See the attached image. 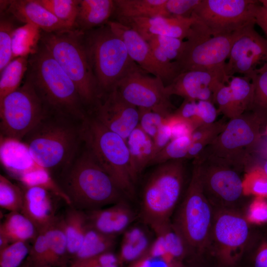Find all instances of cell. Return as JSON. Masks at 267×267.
<instances>
[{
  "label": "cell",
  "instance_id": "8d00e7d4",
  "mask_svg": "<svg viewBox=\"0 0 267 267\" xmlns=\"http://www.w3.org/2000/svg\"><path fill=\"white\" fill-rule=\"evenodd\" d=\"M18 179L25 187L43 188L71 206V202L69 198L60 185L54 180L50 172L46 169L38 165L23 175Z\"/></svg>",
  "mask_w": 267,
  "mask_h": 267
},
{
  "label": "cell",
  "instance_id": "ac0fdd59",
  "mask_svg": "<svg viewBox=\"0 0 267 267\" xmlns=\"http://www.w3.org/2000/svg\"><path fill=\"white\" fill-rule=\"evenodd\" d=\"M108 24L124 42L131 59L143 70L160 78L165 86L178 75L176 70L155 59L147 42L134 30L114 20L109 21Z\"/></svg>",
  "mask_w": 267,
  "mask_h": 267
},
{
  "label": "cell",
  "instance_id": "8fae6325",
  "mask_svg": "<svg viewBox=\"0 0 267 267\" xmlns=\"http://www.w3.org/2000/svg\"><path fill=\"white\" fill-rule=\"evenodd\" d=\"M242 30L229 35L213 36L208 28L196 18L184 41L182 51L175 61L180 74L202 70L227 76L224 72L226 60Z\"/></svg>",
  "mask_w": 267,
  "mask_h": 267
},
{
  "label": "cell",
  "instance_id": "be15d7a7",
  "mask_svg": "<svg viewBox=\"0 0 267 267\" xmlns=\"http://www.w3.org/2000/svg\"><path fill=\"white\" fill-rule=\"evenodd\" d=\"M259 2L263 6L267 8V0H261Z\"/></svg>",
  "mask_w": 267,
  "mask_h": 267
},
{
  "label": "cell",
  "instance_id": "2e32d148",
  "mask_svg": "<svg viewBox=\"0 0 267 267\" xmlns=\"http://www.w3.org/2000/svg\"><path fill=\"white\" fill-rule=\"evenodd\" d=\"M255 24L243 29L235 40L224 67L228 77L239 74L249 78L267 62V39L255 30Z\"/></svg>",
  "mask_w": 267,
  "mask_h": 267
},
{
  "label": "cell",
  "instance_id": "3957f363",
  "mask_svg": "<svg viewBox=\"0 0 267 267\" xmlns=\"http://www.w3.org/2000/svg\"><path fill=\"white\" fill-rule=\"evenodd\" d=\"M61 187L71 206L87 211L126 199L112 178L86 149L62 174Z\"/></svg>",
  "mask_w": 267,
  "mask_h": 267
},
{
  "label": "cell",
  "instance_id": "f5cc1de1",
  "mask_svg": "<svg viewBox=\"0 0 267 267\" xmlns=\"http://www.w3.org/2000/svg\"><path fill=\"white\" fill-rule=\"evenodd\" d=\"M253 197L246 210L247 218L251 223L255 225L267 223V199Z\"/></svg>",
  "mask_w": 267,
  "mask_h": 267
},
{
  "label": "cell",
  "instance_id": "4dcf8cb0",
  "mask_svg": "<svg viewBox=\"0 0 267 267\" xmlns=\"http://www.w3.org/2000/svg\"><path fill=\"white\" fill-rule=\"evenodd\" d=\"M238 267H267V223L254 224Z\"/></svg>",
  "mask_w": 267,
  "mask_h": 267
},
{
  "label": "cell",
  "instance_id": "74e56055",
  "mask_svg": "<svg viewBox=\"0 0 267 267\" xmlns=\"http://www.w3.org/2000/svg\"><path fill=\"white\" fill-rule=\"evenodd\" d=\"M29 56L13 59L0 72V101L20 87L28 69Z\"/></svg>",
  "mask_w": 267,
  "mask_h": 267
},
{
  "label": "cell",
  "instance_id": "5bb4252c",
  "mask_svg": "<svg viewBox=\"0 0 267 267\" xmlns=\"http://www.w3.org/2000/svg\"><path fill=\"white\" fill-rule=\"evenodd\" d=\"M259 0H201L192 15L213 36L232 34L252 24Z\"/></svg>",
  "mask_w": 267,
  "mask_h": 267
},
{
  "label": "cell",
  "instance_id": "30bf717a",
  "mask_svg": "<svg viewBox=\"0 0 267 267\" xmlns=\"http://www.w3.org/2000/svg\"><path fill=\"white\" fill-rule=\"evenodd\" d=\"M263 127L255 114L245 112L229 119L221 133L202 153L220 159L245 172L252 154L262 141Z\"/></svg>",
  "mask_w": 267,
  "mask_h": 267
},
{
  "label": "cell",
  "instance_id": "d590c367",
  "mask_svg": "<svg viewBox=\"0 0 267 267\" xmlns=\"http://www.w3.org/2000/svg\"><path fill=\"white\" fill-rule=\"evenodd\" d=\"M254 91L250 111L260 120L263 127L267 124V62L249 76Z\"/></svg>",
  "mask_w": 267,
  "mask_h": 267
},
{
  "label": "cell",
  "instance_id": "9f6ffc18",
  "mask_svg": "<svg viewBox=\"0 0 267 267\" xmlns=\"http://www.w3.org/2000/svg\"><path fill=\"white\" fill-rule=\"evenodd\" d=\"M180 267H221L207 252L191 256L185 260Z\"/></svg>",
  "mask_w": 267,
  "mask_h": 267
},
{
  "label": "cell",
  "instance_id": "1f68e13d",
  "mask_svg": "<svg viewBox=\"0 0 267 267\" xmlns=\"http://www.w3.org/2000/svg\"><path fill=\"white\" fill-rule=\"evenodd\" d=\"M38 233L34 224L21 212H9L0 225V235L10 243L33 240Z\"/></svg>",
  "mask_w": 267,
  "mask_h": 267
},
{
  "label": "cell",
  "instance_id": "7bdbcfd3",
  "mask_svg": "<svg viewBox=\"0 0 267 267\" xmlns=\"http://www.w3.org/2000/svg\"><path fill=\"white\" fill-rule=\"evenodd\" d=\"M58 20L73 28L79 0H37Z\"/></svg>",
  "mask_w": 267,
  "mask_h": 267
},
{
  "label": "cell",
  "instance_id": "d6986e66",
  "mask_svg": "<svg viewBox=\"0 0 267 267\" xmlns=\"http://www.w3.org/2000/svg\"><path fill=\"white\" fill-rule=\"evenodd\" d=\"M228 79L225 75L211 71H188L179 74L166 86V91L170 96L176 95L184 99L213 102L215 90L221 83L227 84Z\"/></svg>",
  "mask_w": 267,
  "mask_h": 267
},
{
  "label": "cell",
  "instance_id": "b9f144b4",
  "mask_svg": "<svg viewBox=\"0 0 267 267\" xmlns=\"http://www.w3.org/2000/svg\"><path fill=\"white\" fill-rule=\"evenodd\" d=\"M12 16L0 12V73L14 58L12 52V37L17 28Z\"/></svg>",
  "mask_w": 267,
  "mask_h": 267
},
{
  "label": "cell",
  "instance_id": "d6a6232c",
  "mask_svg": "<svg viewBox=\"0 0 267 267\" xmlns=\"http://www.w3.org/2000/svg\"><path fill=\"white\" fill-rule=\"evenodd\" d=\"M155 59L161 64L176 70L179 74L175 62L181 53L184 41L164 36H154L147 41Z\"/></svg>",
  "mask_w": 267,
  "mask_h": 267
},
{
  "label": "cell",
  "instance_id": "816d5d0a",
  "mask_svg": "<svg viewBox=\"0 0 267 267\" xmlns=\"http://www.w3.org/2000/svg\"><path fill=\"white\" fill-rule=\"evenodd\" d=\"M118 257L112 252L88 258L72 260L67 267H118Z\"/></svg>",
  "mask_w": 267,
  "mask_h": 267
},
{
  "label": "cell",
  "instance_id": "7c38bea8",
  "mask_svg": "<svg viewBox=\"0 0 267 267\" xmlns=\"http://www.w3.org/2000/svg\"><path fill=\"white\" fill-rule=\"evenodd\" d=\"M214 211L210 238L205 251L221 267H238L254 224L243 212Z\"/></svg>",
  "mask_w": 267,
  "mask_h": 267
},
{
  "label": "cell",
  "instance_id": "bcb514c9",
  "mask_svg": "<svg viewBox=\"0 0 267 267\" xmlns=\"http://www.w3.org/2000/svg\"><path fill=\"white\" fill-rule=\"evenodd\" d=\"M191 143L190 136H185L172 139L155 155L150 165H158L171 160L186 159L188 150Z\"/></svg>",
  "mask_w": 267,
  "mask_h": 267
},
{
  "label": "cell",
  "instance_id": "7a4b0ae2",
  "mask_svg": "<svg viewBox=\"0 0 267 267\" xmlns=\"http://www.w3.org/2000/svg\"><path fill=\"white\" fill-rule=\"evenodd\" d=\"M74 121L78 120L48 112L24 137L36 164L49 172L60 170L61 174L71 165L82 142L81 122L77 125Z\"/></svg>",
  "mask_w": 267,
  "mask_h": 267
},
{
  "label": "cell",
  "instance_id": "60d3db41",
  "mask_svg": "<svg viewBox=\"0 0 267 267\" xmlns=\"http://www.w3.org/2000/svg\"><path fill=\"white\" fill-rule=\"evenodd\" d=\"M227 84L239 115L250 111L253 96L254 87L251 79L245 76L229 77Z\"/></svg>",
  "mask_w": 267,
  "mask_h": 267
},
{
  "label": "cell",
  "instance_id": "11a10c76",
  "mask_svg": "<svg viewBox=\"0 0 267 267\" xmlns=\"http://www.w3.org/2000/svg\"><path fill=\"white\" fill-rule=\"evenodd\" d=\"M166 122L171 128L172 139L190 136L194 130L188 121L175 114L174 112L167 117Z\"/></svg>",
  "mask_w": 267,
  "mask_h": 267
},
{
  "label": "cell",
  "instance_id": "f907efd6",
  "mask_svg": "<svg viewBox=\"0 0 267 267\" xmlns=\"http://www.w3.org/2000/svg\"><path fill=\"white\" fill-rule=\"evenodd\" d=\"M138 125L153 139L161 126L166 122L168 116L149 109L138 108Z\"/></svg>",
  "mask_w": 267,
  "mask_h": 267
},
{
  "label": "cell",
  "instance_id": "ee69618b",
  "mask_svg": "<svg viewBox=\"0 0 267 267\" xmlns=\"http://www.w3.org/2000/svg\"><path fill=\"white\" fill-rule=\"evenodd\" d=\"M243 184L246 195L267 199V177L259 165H255L247 169Z\"/></svg>",
  "mask_w": 267,
  "mask_h": 267
},
{
  "label": "cell",
  "instance_id": "db71d44e",
  "mask_svg": "<svg viewBox=\"0 0 267 267\" xmlns=\"http://www.w3.org/2000/svg\"><path fill=\"white\" fill-rule=\"evenodd\" d=\"M201 0H167L166 7L171 16L188 18L201 2Z\"/></svg>",
  "mask_w": 267,
  "mask_h": 267
},
{
  "label": "cell",
  "instance_id": "4fadbf2b",
  "mask_svg": "<svg viewBox=\"0 0 267 267\" xmlns=\"http://www.w3.org/2000/svg\"><path fill=\"white\" fill-rule=\"evenodd\" d=\"M48 112L25 79L22 86L0 101V136L22 141Z\"/></svg>",
  "mask_w": 267,
  "mask_h": 267
},
{
  "label": "cell",
  "instance_id": "ffe728a7",
  "mask_svg": "<svg viewBox=\"0 0 267 267\" xmlns=\"http://www.w3.org/2000/svg\"><path fill=\"white\" fill-rule=\"evenodd\" d=\"M114 21L131 28L145 41L154 36H168L183 40L196 18L193 15L188 18L156 16L122 18Z\"/></svg>",
  "mask_w": 267,
  "mask_h": 267
},
{
  "label": "cell",
  "instance_id": "e0dca14e",
  "mask_svg": "<svg viewBox=\"0 0 267 267\" xmlns=\"http://www.w3.org/2000/svg\"><path fill=\"white\" fill-rule=\"evenodd\" d=\"M88 114L126 141L139 124L138 108L126 101L115 89L102 94Z\"/></svg>",
  "mask_w": 267,
  "mask_h": 267
},
{
  "label": "cell",
  "instance_id": "6f0895ef",
  "mask_svg": "<svg viewBox=\"0 0 267 267\" xmlns=\"http://www.w3.org/2000/svg\"><path fill=\"white\" fill-rule=\"evenodd\" d=\"M166 121L161 126L153 138L155 148V156L172 140L171 128Z\"/></svg>",
  "mask_w": 267,
  "mask_h": 267
},
{
  "label": "cell",
  "instance_id": "8992f818",
  "mask_svg": "<svg viewBox=\"0 0 267 267\" xmlns=\"http://www.w3.org/2000/svg\"><path fill=\"white\" fill-rule=\"evenodd\" d=\"M82 142L96 161L128 198L135 195L127 141L88 115L81 122Z\"/></svg>",
  "mask_w": 267,
  "mask_h": 267
},
{
  "label": "cell",
  "instance_id": "7402d4cb",
  "mask_svg": "<svg viewBox=\"0 0 267 267\" xmlns=\"http://www.w3.org/2000/svg\"><path fill=\"white\" fill-rule=\"evenodd\" d=\"M90 225L108 235L117 237L132 224L136 216L126 199L101 208L86 211Z\"/></svg>",
  "mask_w": 267,
  "mask_h": 267
},
{
  "label": "cell",
  "instance_id": "484cf974",
  "mask_svg": "<svg viewBox=\"0 0 267 267\" xmlns=\"http://www.w3.org/2000/svg\"><path fill=\"white\" fill-rule=\"evenodd\" d=\"M130 153V167L133 179L137 178L150 165L155 156L153 139L139 125L131 133L127 140Z\"/></svg>",
  "mask_w": 267,
  "mask_h": 267
},
{
  "label": "cell",
  "instance_id": "83f0119b",
  "mask_svg": "<svg viewBox=\"0 0 267 267\" xmlns=\"http://www.w3.org/2000/svg\"><path fill=\"white\" fill-rule=\"evenodd\" d=\"M59 220L66 238L69 257L73 258L79 250L86 233L88 224L86 213L71 206Z\"/></svg>",
  "mask_w": 267,
  "mask_h": 267
},
{
  "label": "cell",
  "instance_id": "03108f58",
  "mask_svg": "<svg viewBox=\"0 0 267 267\" xmlns=\"http://www.w3.org/2000/svg\"><path fill=\"white\" fill-rule=\"evenodd\" d=\"M265 134L267 136V124L265 126Z\"/></svg>",
  "mask_w": 267,
  "mask_h": 267
},
{
  "label": "cell",
  "instance_id": "836d02e7",
  "mask_svg": "<svg viewBox=\"0 0 267 267\" xmlns=\"http://www.w3.org/2000/svg\"><path fill=\"white\" fill-rule=\"evenodd\" d=\"M48 249V265L67 267L69 255L66 238L59 219L44 229Z\"/></svg>",
  "mask_w": 267,
  "mask_h": 267
},
{
  "label": "cell",
  "instance_id": "6125c7cd",
  "mask_svg": "<svg viewBox=\"0 0 267 267\" xmlns=\"http://www.w3.org/2000/svg\"><path fill=\"white\" fill-rule=\"evenodd\" d=\"M263 155L265 158V160L267 161V143L265 149H263Z\"/></svg>",
  "mask_w": 267,
  "mask_h": 267
},
{
  "label": "cell",
  "instance_id": "94428289",
  "mask_svg": "<svg viewBox=\"0 0 267 267\" xmlns=\"http://www.w3.org/2000/svg\"><path fill=\"white\" fill-rule=\"evenodd\" d=\"M258 165L261 167L267 177V161L265 160Z\"/></svg>",
  "mask_w": 267,
  "mask_h": 267
},
{
  "label": "cell",
  "instance_id": "e575fe53",
  "mask_svg": "<svg viewBox=\"0 0 267 267\" xmlns=\"http://www.w3.org/2000/svg\"><path fill=\"white\" fill-rule=\"evenodd\" d=\"M116 236L106 235L97 231L88 222L81 246L72 260L88 258L111 252L116 244Z\"/></svg>",
  "mask_w": 267,
  "mask_h": 267
},
{
  "label": "cell",
  "instance_id": "f6af8a7d",
  "mask_svg": "<svg viewBox=\"0 0 267 267\" xmlns=\"http://www.w3.org/2000/svg\"><path fill=\"white\" fill-rule=\"evenodd\" d=\"M23 201L24 191L6 178L0 175V207L10 212H21Z\"/></svg>",
  "mask_w": 267,
  "mask_h": 267
},
{
  "label": "cell",
  "instance_id": "91938a15",
  "mask_svg": "<svg viewBox=\"0 0 267 267\" xmlns=\"http://www.w3.org/2000/svg\"><path fill=\"white\" fill-rule=\"evenodd\" d=\"M10 244L9 241L5 237L0 235V250H1Z\"/></svg>",
  "mask_w": 267,
  "mask_h": 267
},
{
  "label": "cell",
  "instance_id": "9c48e42d",
  "mask_svg": "<svg viewBox=\"0 0 267 267\" xmlns=\"http://www.w3.org/2000/svg\"><path fill=\"white\" fill-rule=\"evenodd\" d=\"M197 166L204 194L214 210L243 212L251 199L244 191L243 171L204 153L193 159Z\"/></svg>",
  "mask_w": 267,
  "mask_h": 267
},
{
  "label": "cell",
  "instance_id": "277c9868",
  "mask_svg": "<svg viewBox=\"0 0 267 267\" xmlns=\"http://www.w3.org/2000/svg\"><path fill=\"white\" fill-rule=\"evenodd\" d=\"M40 42L75 84L88 112L100 92L89 58L85 32L73 28L50 33L41 31Z\"/></svg>",
  "mask_w": 267,
  "mask_h": 267
},
{
  "label": "cell",
  "instance_id": "ab89813d",
  "mask_svg": "<svg viewBox=\"0 0 267 267\" xmlns=\"http://www.w3.org/2000/svg\"><path fill=\"white\" fill-rule=\"evenodd\" d=\"M226 122L224 120H220L195 129L190 135L191 143L188 150L186 159H194L199 156L221 133Z\"/></svg>",
  "mask_w": 267,
  "mask_h": 267
},
{
  "label": "cell",
  "instance_id": "f546056e",
  "mask_svg": "<svg viewBox=\"0 0 267 267\" xmlns=\"http://www.w3.org/2000/svg\"><path fill=\"white\" fill-rule=\"evenodd\" d=\"M174 113L188 121L194 130L216 121L218 114L215 104L209 100L184 99Z\"/></svg>",
  "mask_w": 267,
  "mask_h": 267
},
{
  "label": "cell",
  "instance_id": "ba28073f",
  "mask_svg": "<svg viewBox=\"0 0 267 267\" xmlns=\"http://www.w3.org/2000/svg\"><path fill=\"white\" fill-rule=\"evenodd\" d=\"M191 179L184 197L177 210L172 224L181 237L188 257L202 253L210 235L214 211L206 197L197 166L193 163Z\"/></svg>",
  "mask_w": 267,
  "mask_h": 267
},
{
  "label": "cell",
  "instance_id": "680465c9",
  "mask_svg": "<svg viewBox=\"0 0 267 267\" xmlns=\"http://www.w3.org/2000/svg\"><path fill=\"white\" fill-rule=\"evenodd\" d=\"M255 22L261 28L267 39V8L263 6L260 3L257 8Z\"/></svg>",
  "mask_w": 267,
  "mask_h": 267
},
{
  "label": "cell",
  "instance_id": "7dc6e473",
  "mask_svg": "<svg viewBox=\"0 0 267 267\" xmlns=\"http://www.w3.org/2000/svg\"><path fill=\"white\" fill-rule=\"evenodd\" d=\"M31 246L28 242L18 241L10 243L0 250V267H20L27 258Z\"/></svg>",
  "mask_w": 267,
  "mask_h": 267
},
{
  "label": "cell",
  "instance_id": "9a60e30c",
  "mask_svg": "<svg viewBox=\"0 0 267 267\" xmlns=\"http://www.w3.org/2000/svg\"><path fill=\"white\" fill-rule=\"evenodd\" d=\"M128 103L138 108L149 109L169 116L174 111L166 86L159 77L150 75L137 64L115 89Z\"/></svg>",
  "mask_w": 267,
  "mask_h": 267
},
{
  "label": "cell",
  "instance_id": "5b68a950",
  "mask_svg": "<svg viewBox=\"0 0 267 267\" xmlns=\"http://www.w3.org/2000/svg\"><path fill=\"white\" fill-rule=\"evenodd\" d=\"M184 160L158 164L145 183L138 217L153 232L171 222L183 189Z\"/></svg>",
  "mask_w": 267,
  "mask_h": 267
},
{
  "label": "cell",
  "instance_id": "52a82bcc",
  "mask_svg": "<svg viewBox=\"0 0 267 267\" xmlns=\"http://www.w3.org/2000/svg\"><path fill=\"white\" fill-rule=\"evenodd\" d=\"M85 41L101 96L114 89L137 64L129 56L124 42L108 23L85 32Z\"/></svg>",
  "mask_w": 267,
  "mask_h": 267
},
{
  "label": "cell",
  "instance_id": "f1b7e54d",
  "mask_svg": "<svg viewBox=\"0 0 267 267\" xmlns=\"http://www.w3.org/2000/svg\"><path fill=\"white\" fill-rule=\"evenodd\" d=\"M145 225L130 226L124 233L121 243L119 262L132 261L142 257L153 241Z\"/></svg>",
  "mask_w": 267,
  "mask_h": 267
},
{
  "label": "cell",
  "instance_id": "603a6c76",
  "mask_svg": "<svg viewBox=\"0 0 267 267\" xmlns=\"http://www.w3.org/2000/svg\"><path fill=\"white\" fill-rule=\"evenodd\" d=\"M52 195L54 196L39 187H25L24 191L21 212L34 224L38 232L46 228L57 219Z\"/></svg>",
  "mask_w": 267,
  "mask_h": 267
},
{
  "label": "cell",
  "instance_id": "44dd1931",
  "mask_svg": "<svg viewBox=\"0 0 267 267\" xmlns=\"http://www.w3.org/2000/svg\"><path fill=\"white\" fill-rule=\"evenodd\" d=\"M0 1V12L8 13L25 24L36 26L43 32L50 33L72 28L58 20L37 0Z\"/></svg>",
  "mask_w": 267,
  "mask_h": 267
},
{
  "label": "cell",
  "instance_id": "681fc988",
  "mask_svg": "<svg viewBox=\"0 0 267 267\" xmlns=\"http://www.w3.org/2000/svg\"><path fill=\"white\" fill-rule=\"evenodd\" d=\"M48 249L44 230L38 232L33 240L25 265L27 267H38L48 265Z\"/></svg>",
  "mask_w": 267,
  "mask_h": 267
},
{
  "label": "cell",
  "instance_id": "e7e4bbea",
  "mask_svg": "<svg viewBox=\"0 0 267 267\" xmlns=\"http://www.w3.org/2000/svg\"><path fill=\"white\" fill-rule=\"evenodd\" d=\"M53 267L52 266H50L49 265H44V266H41V267Z\"/></svg>",
  "mask_w": 267,
  "mask_h": 267
},
{
  "label": "cell",
  "instance_id": "003e7915",
  "mask_svg": "<svg viewBox=\"0 0 267 267\" xmlns=\"http://www.w3.org/2000/svg\"><path fill=\"white\" fill-rule=\"evenodd\" d=\"M26 267L25 265H23L22 267Z\"/></svg>",
  "mask_w": 267,
  "mask_h": 267
},
{
  "label": "cell",
  "instance_id": "d4e9b609",
  "mask_svg": "<svg viewBox=\"0 0 267 267\" xmlns=\"http://www.w3.org/2000/svg\"><path fill=\"white\" fill-rule=\"evenodd\" d=\"M114 11V0H79L73 28L87 32L107 24Z\"/></svg>",
  "mask_w": 267,
  "mask_h": 267
},
{
  "label": "cell",
  "instance_id": "6da1fadb",
  "mask_svg": "<svg viewBox=\"0 0 267 267\" xmlns=\"http://www.w3.org/2000/svg\"><path fill=\"white\" fill-rule=\"evenodd\" d=\"M25 79L48 112L79 121L88 116L76 85L41 42L37 50L29 56Z\"/></svg>",
  "mask_w": 267,
  "mask_h": 267
},
{
  "label": "cell",
  "instance_id": "f35d334b",
  "mask_svg": "<svg viewBox=\"0 0 267 267\" xmlns=\"http://www.w3.org/2000/svg\"><path fill=\"white\" fill-rule=\"evenodd\" d=\"M41 30L32 24H25L18 27L12 37V52L14 58L29 56L37 49L41 37Z\"/></svg>",
  "mask_w": 267,
  "mask_h": 267
},
{
  "label": "cell",
  "instance_id": "c3c4849f",
  "mask_svg": "<svg viewBox=\"0 0 267 267\" xmlns=\"http://www.w3.org/2000/svg\"><path fill=\"white\" fill-rule=\"evenodd\" d=\"M213 103L218 106L219 112L228 120L240 116L232 98L230 87L225 83H221L215 90Z\"/></svg>",
  "mask_w": 267,
  "mask_h": 267
},
{
  "label": "cell",
  "instance_id": "4316f807",
  "mask_svg": "<svg viewBox=\"0 0 267 267\" xmlns=\"http://www.w3.org/2000/svg\"><path fill=\"white\" fill-rule=\"evenodd\" d=\"M167 0H114V20L122 18L170 17L166 7Z\"/></svg>",
  "mask_w": 267,
  "mask_h": 267
},
{
  "label": "cell",
  "instance_id": "cb8c5ba5",
  "mask_svg": "<svg viewBox=\"0 0 267 267\" xmlns=\"http://www.w3.org/2000/svg\"><path fill=\"white\" fill-rule=\"evenodd\" d=\"M0 159L5 170L18 178L38 166L26 144L11 138L0 136Z\"/></svg>",
  "mask_w": 267,
  "mask_h": 267
}]
</instances>
